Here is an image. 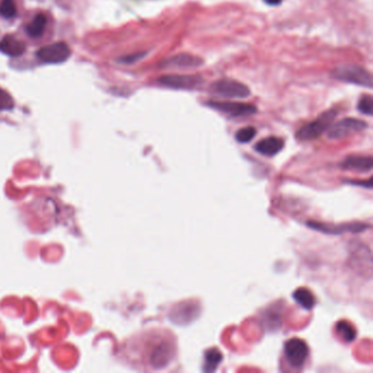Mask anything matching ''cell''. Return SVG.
I'll use <instances>...</instances> for the list:
<instances>
[{"label":"cell","mask_w":373,"mask_h":373,"mask_svg":"<svg viewBox=\"0 0 373 373\" xmlns=\"http://www.w3.org/2000/svg\"><path fill=\"white\" fill-rule=\"evenodd\" d=\"M284 146H285L284 139L272 136L257 143L255 145V150L263 156H274L284 149Z\"/></svg>","instance_id":"8fae6325"},{"label":"cell","mask_w":373,"mask_h":373,"mask_svg":"<svg viewBox=\"0 0 373 373\" xmlns=\"http://www.w3.org/2000/svg\"><path fill=\"white\" fill-rule=\"evenodd\" d=\"M336 331L339 334L342 339L347 342V343L354 342V339H356V336H357V332H356L354 327H352L349 322H347V321H339V322L336 324Z\"/></svg>","instance_id":"ac0fdd59"},{"label":"cell","mask_w":373,"mask_h":373,"mask_svg":"<svg viewBox=\"0 0 373 373\" xmlns=\"http://www.w3.org/2000/svg\"><path fill=\"white\" fill-rule=\"evenodd\" d=\"M210 91L217 96L229 99H245L250 96L249 86L237 80L222 79L214 82L210 86Z\"/></svg>","instance_id":"3957f363"},{"label":"cell","mask_w":373,"mask_h":373,"mask_svg":"<svg viewBox=\"0 0 373 373\" xmlns=\"http://www.w3.org/2000/svg\"><path fill=\"white\" fill-rule=\"evenodd\" d=\"M367 127L368 124L362 119H344L329 126L327 129V137L333 140L343 139L352 134L364 131Z\"/></svg>","instance_id":"5b68a950"},{"label":"cell","mask_w":373,"mask_h":373,"mask_svg":"<svg viewBox=\"0 0 373 373\" xmlns=\"http://www.w3.org/2000/svg\"><path fill=\"white\" fill-rule=\"evenodd\" d=\"M36 55L43 63L61 64L69 59L70 49L66 43L57 42L39 49Z\"/></svg>","instance_id":"52a82bcc"},{"label":"cell","mask_w":373,"mask_h":373,"mask_svg":"<svg viewBox=\"0 0 373 373\" xmlns=\"http://www.w3.org/2000/svg\"><path fill=\"white\" fill-rule=\"evenodd\" d=\"M143 56H144V55L137 54V55H135V56L126 57V59H123V61H138V59H141V57H143Z\"/></svg>","instance_id":"d4e9b609"},{"label":"cell","mask_w":373,"mask_h":373,"mask_svg":"<svg viewBox=\"0 0 373 373\" xmlns=\"http://www.w3.org/2000/svg\"><path fill=\"white\" fill-rule=\"evenodd\" d=\"M372 158L366 156H349L342 162V168L346 170L369 172L372 170Z\"/></svg>","instance_id":"7c38bea8"},{"label":"cell","mask_w":373,"mask_h":373,"mask_svg":"<svg viewBox=\"0 0 373 373\" xmlns=\"http://www.w3.org/2000/svg\"><path fill=\"white\" fill-rule=\"evenodd\" d=\"M336 110H329L323 114L319 115L315 121L307 124L306 126L301 127L297 133V138L302 141H308V140L317 139L323 133L327 131L335 119Z\"/></svg>","instance_id":"7a4b0ae2"},{"label":"cell","mask_w":373,"mask_h":373,"mask_svg":"<svg viewBox=\"0 0 373 373\" xmlns=\"http://www.w3.org/2000/svg\"><path fill=\"white\" fill-rule=\"evenodd\" d=\"M209 108L219 111L224 114L230 115L232 117L251 116L257 112V109L254 105L245 104L239 102H218V101H210L207 103Z\"/></svg>","instance_id":"ba28073f"},{"label":"cell","mask_w":373,"mask_h":373,"mask_svg":"<svg viewBox=\"0 0 373 373\" xmlns=\"http://www.w3.org/2000/svg\"><path fill=\"white\" fill-rule=\"evenodd\" d=\"M350 184L354 185H362L364 187H368V189H372V179H369L367 182H357V181H354V182H349Z\"/></svg>","instance_id":"603a6c76"},{"label":"cell","mask_w":373,"mask_h":373,"mask_svg":"<svg viewBox=\"0 0 373 373\" xmlns=\"http://www.w3.org/2000/svg\"><path fill=\"white\" fill-rule=\"evenodd\" d=\"M204 61L201 57L192 54H179L169 57L162 61L161 67L177 68V69H187V68H197L203 65Z\"/></svg>","instance_id":"30bf717a"},{"label":"cell","mask_w":373,"mask_h":373,"mask_svg":"<svg viewBox=\"0 0 373 373\" xmlns=\"http://www.w3.org/2000/svg\"><path fill=\"white\" fill-rule=\"evenodd\" d=\"M294 300L306 310H311L315 306V297L307 288H299L294 292Z\"/></svg>","instance_id":"2e32d148"},{"label":"cell","mask_w":373,"mask_h":373,"mask_svg":"<svg viewBox=\"0 0 373 373\" xmlns=\"http://www.w3.org/2000/svg\"><path fill=\"white\" fill-rule=\"evenodd\" d=\"M286 359L294 369H301L309 357V347L306 342L294 337L285 344Z\"/></svg>","instance_id":"277c9868"},{"label":"cell","mask_w":373,"mask_h":373,"mask_svg":"<svg viewBox=\"0 0 373 373\" xmlns=\"http://www.w3.org/2000/svg\"><path fill=\"white\" fill-rule=\"evenodd\" d=\"M14 102L11 96L0 88V111L11 110L14 108Z\"/></svg>","instance_id":"7402d4cb"},{"label":"cell","mask_w":373,"mask_h":373,"mask_svg":"<svg viewBox=\"0 0 373 373\" xmlns=\"http://www.w3.org/2000/svg\"><path fill=\"white\" fill-rule=\"evenodd\" d=\"M267 5L277 6L282 3V0H264Z\"/></svg>","instance_id":"cb8c5ba5"},{"label":"cell","mask_w":373,"mask_h":373,"mask_svg":"<svg viewBox=\"0 0 373 373\" xmlns=\"http://www.w3.org/2000/svg\"><path fill=\"white\" fill-rule=\"evenodd\" d=\"M307 224H308V227H310V228L317 231H322V232L327 234H345V232L357 234V232H362V231L369 229V226H367L366 224H360V222L339 224V226H329V224H319V222H309Z\"/></svg>","instance_id":"9c48e42d"},{"label":"cell","mask_w":373,"mask_h":373,"mask_svg":"<svg viewBox=\"0 0 373 373\" xmlns=\"http://www.w3.org/2000/svg\"><path fill=\"white\" fill-rule=\"evenodd\" d=\"M222 352L218 348H210L205 352V362H204V371L206 372H214L217 370L219 364H222Z\"/></svg>","instance_id":"9a60e30c"},{"label":"cell","mask_w":373,"mask_h":373,"mask_svg":"<svg viewBox=\"0 0 373 373\" xmlns=\"http://www.w3.org/2000/svg\"><path fill=\"white\" fill-rule=\"evenodd\" d=\"M45 26H46V16L42 14H36L33 21L26 26V33L31 38H40L44 33Z\"/></svg>","instance_id":"e0dca14e"},{"label":"cell","mask_w":373,"mask_h":373,"mask_svg":"<svg viewBox=\"0 0 373 373\" xmlns=\"http://www.w3.org/2000/svg\"><path fill=\"white\" fill-rule=\"evenodd\" d=\"M203 82L197 75H164L159 78L158 84L175 90H193Z\"/></svg>","instance_id":"8992f818"},{"label":"cell","mask_w":373,"mask_h":373,"mask_svg":"<svg viewBox=\"0 0 373 373\" xmlns=\"http://www.w3.org/2000/svg\"><path fill=\"white\" fill-rule=\"evenodd\" d=\"M172 359V348L168 343H162L154 348L150 357V362L154 368L160 369L166 366Z\"/></svg>","instance_id":"5bb4252c"},{"label":"cell","mask_w":373,"mask_h":373,"mask_svg":"<svg viewBox=\"0 0 373 373\" xmlns=\"http://www.w3.org/2000/svg\"><path fill=\"white\" fill-rule=\"evenodd\" d=\"M26 51V44L22 41L14 38V36H5L0 41V51L5 55L11 57H18L24 54Z\"/></svg>","instance_id":"4fadbf2b"},{"label":"cell","mask_w":373,"mask_h":373,"mask_svg":"<svg viewBox=\"0 0 373 373\" xmlns=\"http://www.w3.org/2000/svg\"><path fill=\"white\" fill-rule=\"evenodd\" d=\"M0 14L6 19H14L16 16V7L14 0H3L0 4Z\"/></svg>","instance_id":"d6986e66"},{"label":"cell","mask_w":373,"mask_h":373,"mask_svg":"<svg viewBox=\"0 0 373 373\" xmlns=\"http://www.w3.org/2000/svg\"><path fill=\"white\" fill-rule=\"evenodd\" d=\"M255 135H257V129L252 126H247L237 131L236 139L238 140L239 143L247 144L250 143Z\"/></svg>","instance_id":"ffe728a7"},{"label":"cell","mask_w":373,"mask_h":373,"mask_svg":"<svg viewBox=\"0 0 373 373\" xmlns=\"http://www.w3.org/2000/svg\"><path fill=\"white\" fill-rule=\"evenodd\" d=\"M333 77L339 81L348 82V84H357V86L372 88V75L368 70L356 65H344L336 68L333 71Z\"/></svg>","instance_id":"6da1fadb"},{"label":"cell","mask_w":373,"mask_h":373,"mask_svg":"<svg viewBox=\"0 0 373 373\" xmlns=\"http://www.w3.org/2000/svg\"><path fill=\"white\" fill-rule=\"evenodd\" d=\"M358 109L364 115L371 116L373 113V100L371 96H364L358 103Z\"/></svg>","instance_id":"44dd1931"}]
</instances>
